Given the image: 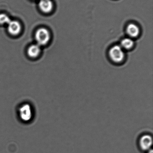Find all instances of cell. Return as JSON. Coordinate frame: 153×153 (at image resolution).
<instances>
[{
  "label": "cell",
  "instance_id": "cell-7",
  "mask_svg": "<svg viewBox=\"0 0 153 153\" xmlns=\"http://www.w3.org/2000/svg\"><path fill=\"white\" fill-rule=\"evenodd\" d=\"M38 6L41 11L49 13L53 10V2L51 0H40Z\"/></svg>",
  "mask_w": 153,
  "mask_h": 153
},
{
  "label": "cell",
  "instance_id": "cell-2",
  "mask_svg": "<svg viewBox=\"0 0 153 153\" xmlns=\"http://www.w3.org/2000/svg\"><path fill=\"white\" fill-rule=\"evenodd\" d=\"M109 55L111 61L117 63L122 62L125 56V51L120 45H115L111 48Z\"/></svg>",
  "mask_w": 153,
  "mask_h": 153
},
{
  "label": "cell",
  "instance_id": "cell-11",
  "mask_svg": "<svg viewBox=\"0 0 153 153\" xmlns=\"http://www.w3.org/2000/svg\"><path fill=\"white\" fill-rule=\"evenodd\" d=\"M147 153H153V150L152 149H150L149 151H147Z\"/></svg>",
  "mask_w": 153,
  "mask_h": 153
},
{
  "label": "cell",
  "instance_id": "cell-3",
  "mask_svg": "<svg viewBox=\"0 0 153 153\" xmlns=\"http://www.w3.org/2000/svg\"><path fill=\"white\" fill-rule=\"evenodd\" d=\"M20 118L24 122H28L31 120L33 116V111L31 106L28 103H24L20 107L19 109Z\"/></svg>",
  "mask_w": 153,
  "mask_h": 153
},
{
  "label": "cell",
  "instance_id": "cell-6",
  "mask_svg": "<svg viewBox=\"0 0 153 153\" xmlns=\"http://www.w3.org/2000/svg\"><path fill=\"white\" fill-rule=\"evenodd\" d=\"M41 52V47L36 43L31 45L27 49V55L31 59H35L38 57Z\"/></svg>",
  "mask_w": 153,
  "mask_h": 153
},
{
  "label": "cell",
  "instance_id": "cell-5",
  "mask_svg": "<svg viewBox=\"0 0 153 153\" xmlns=\"http://www.w3.org/2000/svg\"><path fill=\"white\" fill-rule=\"evenodd\" d=\"M20 23L16 20H11L7 24L8 33L12 36H16L19 34L21 31Z\"/></svg>",
  "mask_w": 153,
  "mask_h": 153
},
{
  "label": "cell",
  "instance_id": "cell-8",
  "mask_svg": "<svg viewBox=\"0 0 153 153\" xmlns=\"http://www.w3.org/2000/svg\"><path fill=\"white\" fill-rule=\"evenodd\" d=\"M127 32L129 36L132 38H135L138 36L140 32L139 28L135 24H129L127 27Z\"/></svg>",
  "mask_w": 153,
  "mask_h": 153
},
{
  "label": "cell",
  "instance_id": "cell-1",
  "mask_svg": "<svg viewBox=\"0 0 153 153\" xmlns=\"http://www.w3.org/2000/svg\"><path fill=\"white\" fill-rule=\"evenodd\" d=\"M35 39L36 44L40 46L46 45L48 44L50 40V33L45 28H40L35 32Z\"/></svg>",
  "mask_w": 153,
  "mask_h": 153
},
{
  "label": "cell",
  "instance_id": "cell-9",
  "mask_svg": "<svg viewBox=\"0 0 153 153\" xmlns=\"http://www.w3.org/2000/svg\"><path fill=\"white\" fill-rule=\"evenodd\" d=\"M134 43L133 39L130 38H125L122 40L120 46L124 50H128L134 47Z\"/></svg>",
  "mask_w": 153,
  "mask_h": 153
},
{
  "label": "cell",
  "instance_id": "cell-10",
  "mask_svg": "<svg viewBox=\"0 0 153 153\" xmlns=\"http://www.w3.org/2000/svg\"><path fill=\"white\" fill-rule=\"evenodd\" d=\"M10 21V19L7 14L0 13V25H7Z\"/></svg>",
  "mask_w": 153,
  "mask_h": 153
},
{
  "label": "cell",
  "instance_id": "cell-4",
  "mask_svg": "<svg viewBox=\"0 0 153 153\" xmlns=\"http://www.w3.org/2000/svg\"><path fill=\"white\" fill-rule=\"evenodd\" d=\"M152 144L153 138L150 135H144L139 139V146L140 149L143 152H147L150 149H152Z\"/></svg>",
  "mask_w": 153,
  "mask_h": 153
}]
</instances>
